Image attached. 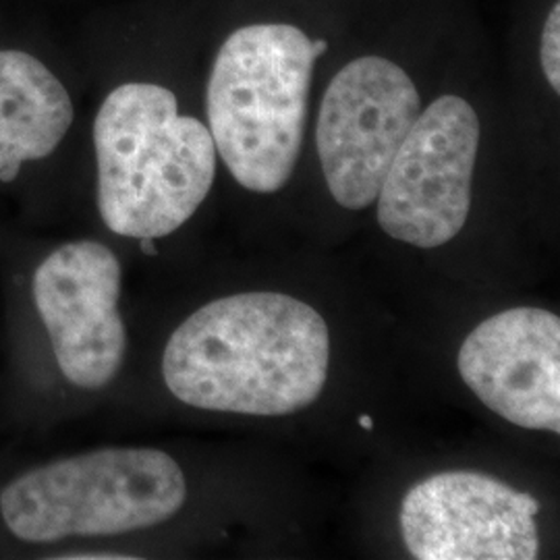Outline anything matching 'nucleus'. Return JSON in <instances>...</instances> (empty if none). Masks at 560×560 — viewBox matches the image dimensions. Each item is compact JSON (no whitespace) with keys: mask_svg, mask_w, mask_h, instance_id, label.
I'll list each match as a JSON object with an SVG mask.
<instances>
[{"mask_svg":"<svg viewBox=\"0 0 560 560\" xmlns=\"http://www.w3.org/2000/svg\"><path fill=\"white\" fill-rule=\"evenodd\" d=\"M480 119L459 96H442L420 113L388 166L378 222L393 240L434 249L455 240L471 208Z\"/></svg>","mask_w":560,"mask_h":560,"instance_id":"5","label":"nucleus"},{"mask_svg":"<svg viewBox=\"0 0 560 560\" xmlns=\"http://www.w3.org/2000/svg\"><path fill=\"white\" fill-rule=\"evenodd\" d=\"M183 469L156 448H102L48 463L11 481L0 513L23 541L117 536L148 529L179 513Z\"/></svg>","mask_w":560,"mask_h":560,"instance_id":"4","label":"nucleus"},{"mask_svg":"<svg viewBox=\"0 0 560 560\" xmlns=\"http://www.w3.org/2000/svg\"><path fill=\"white\" fill-rule=\"evenodd\" d=\"M32 293L62 376L85 390L113 381L127 349L113 249L98 241L60 245L38 266Z\"/></svg>","mask_w":560,"mask_h":560,"instance_id":"8","label":"nucleus"},{"mask_svg":"<svg viewBox=\"0 0 560 560\" xmlns=\"http://www.w3.org/2000/svg\"><path fill=\"white\" fill-rule=\"evenodd\" d=\"M71 122L73 102L59 78L27 52L0 50V180L50 156Z\"/></svg>","mask_w":560,"mask_h":560,"instance_id":"10","label":"nucleus"},{"mask_svg":"<svg viewBox=\"0 0 560 560\" xmlns=\"http://www.w3.org/2000/svg\"><path fill=\"white\" fill-rule=\"evenodd\" d=\"M460 378L502 420L560 432V320L513 307L478 324L460 345Z\"/></svg>","mask_w":560,"mask_h":560,"instance_id":"9","label":"nucleus"},{"mask_svg":"<svg viewBox=\"0 0 560 560\" xmlns=\"http://www.w3.org/2000/svg\"><path fill=\"white\" fill-rule=\"evenodd\" d=\"M540 502L478 471H442L400 504L407 550L420 560H534Z\"/></svg>","mask_w":560,"mask_h":560,"instance_id":"7","label":"nucleus"},{"mask_svg":"<svg viewBox=\"0 0 560 560\" xmlns=\"http://www.w3.org/2000/svg\"><path fill=\"white\" fill-rule=\"evenodd\" d=\"M330 332L303 301L240 293L212 301L171 335L162 358L168 390L206 411L279 418L322 395Z\"/></svg>","mask_w":560,"mask_h":560,"instance_id":"1","label":"nucleus"},{"mask_svg":"<svg viewBox=\"0 0 560 560\" xmlns=\"http://www.w3.org/2000/svg\"><path fill=\"white\" fill-rule=\"evenodd\" d=\"M328 42L287 23H258L222 44L206 92L210 133L241 187L282 189L300 161L314 65Z\"/></svg>","mask_w":560,"mask_h":560,"instance_id":"3","label":"nucleus"},{"mask_svg":"<svg viewBox=\"0 0 560 560\" xmlns=\"http://www.w3.org/2000/svg\"><path fill=\"white\" fill-rule=\"evenodd\" d=\"M360 425L363 430H372V428H374V421H372L370 416H361Z\"/></svg>","mask_w":560,"mask_h":560,"instance_id":"13","label":"nucleus"},{"mask_svg":"<svg viewBox=\"0 0 560 560\" xmlns=\"http://www.w3.org/2000/svg\"><path fill=\"white\" fill-rule=\"evenodd\" d=\"M98 210L122 237L175 233L208 198L217 177L210 129L179 115L177 96L156 83L113 90L94 120Z\"/></svg>","mask_w":560,"mask_h":560,"instance_id":"2","label":"nucleus"},{"mask_svg":"<svg viewBox=\"0 0 560 560\" xmlns=\"http://www.w3.org/2000/svg\"><path fill=\"white\" fill-rule=\"evenodd\" d=\"M541 69L552 90L560 92V4L557 2L544 23L540 44Z\"/></svg>","mask_w":560,"mask_h":560,"instance_id":"11","label":"nucleus"},{"mask_svg":"<svg viewBox=\"0 0 560 560\" xmlns=\"http://www.w3.org/2000/svg\"><path fill=\"white\" fill-rule=\"evenodd\" d=\"M141 247L145 254H156V247H154V240H140Z\"/></svg>","mask_w":560,"mask_h":560,"instance_id":"12","label":"nucleus"},{"mask_svg":"<svg viewBox=\"0 0 560 560\" xmlns=\"http://www.w3.org/2000/svg\"><path fill=\"white\" fill-rule=\"evenodd\" d=\"M420 104L416 83L393 60L361 57L332 78L322 98L316 143L324 179L342 208L363 210L376 201Z\"/></svg>","mask_w":560,"mask_h":560,"instance_id":"6","label":"nucleus"}]
</instances>
